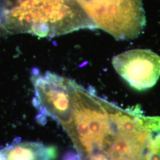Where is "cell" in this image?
Segmentation results:
<instances>
[{
    "label": "cell",
    "mask_w": 160,
    "mask_h": 160,
    "mask_svg": "<svg viewBox=\"0 0 160 160\" xmlns=\"http://www.w3.org/2000/svg\"><path fill=\"white\" fill-rule=\"evenodd\" d=\"M94 29L117 40L137 38L146 25L142 0H76Z\"/></svg>",
    "instance_id": "cell-2"
},
{
    "label": "cell",
    "mask_w": 160,
    "mask_h": 160,
    "mask_svg": "<svg viewBox=\"0 0 160 160\" xmlns=\"http://www.w3.org/2000/svg\"><path fill=\"white\" fill-rule=\"evenodd\" d=\"M146 160H160V149L151 151V152L146 157Z\"/></svg>",
    "instance_id": "cell-5"
},
{
    "label": "cell",
    "mask_w": 160,
    "mask_h": 160,
    "mask_svg": "<svg viewBox=\"0 0 160 160\" xmlns=\"http://www.w3.org/2000/svg\"><path fill=\"white\" fill-rule=\"evenodd\" d=\"M53 147L33 142H16L0 149V160H54Z\"/></svg>",
    "instance_id": "cell-4"
},
{
    "label": "cell",
    "mask_w": 160,
    "mask_h": 160,
    "mask_svg": "<svg viewBox=\"0 0 160 160\" xmlns=\"http://www.w3.org/2000/svg\"><path fill=\"white\" fill-rule=\"evenodd\" d=\"M5 34H6V32L3 28L2 23L1 17H0V36H2V35H5Z\"/></svg>",
    "instance_id": "cell-6"
},
{
    "label": "cell",
    "mask_w": 160,
    "mask_h": 160,
    "mask_svg": "<svg viewBox=\"0 0 160 160\" xmlns=\"http://www.w3.org/2000/svg\"><path fill=\"white\" fill-rule=\"evenodd\" d=\"M0 17L6 34L52 38L94 30L76 0H0Z\"/></svg>",
    "instance_id": "cell-1"
},
{
    "label": "cell",
    "mask_w": 160,
    "mask_h": 160,
    "mask_svg": "<svg viewBox=\"0 0 160 160\" xmlns=\"http://www.w3.org/2000/svg\"><path fill=\"white\" fill-rule=\"evenodd\" d=\"M118 74L132 87L144 90L152 87L160 76V57L149 49H133L113 58Z\"/></svg>",
    "instance_id": "cell-3"
}]
</instances>
